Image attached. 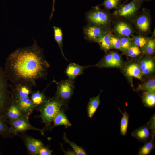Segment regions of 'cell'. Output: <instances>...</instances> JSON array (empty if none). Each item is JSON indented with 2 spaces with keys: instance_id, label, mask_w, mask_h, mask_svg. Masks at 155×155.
I'll return each mask as SVG.
<instances>
[{
  "instance_id": "obj_35",
  "label": "cell",
  "mask_w": 155,
  "mask_h": 155,
  "mask_svg": "<svg viewBox=\"0 0 155 155\" xmlns=\"http://www.w3.org/2000/svg\"><path fill=\"white\" fill-rule=\"evenodd\" d=\"M120 40L121 48L124 50H128L130 47V45L129 39L127 38H123Z\"/></svg>"
},
{
  "instance_id": "obj_12",
  "label": "cell",
  "mask_w": 155,
  "mask_h": 155,
  "mask_svg": "<svg viewBox=\"0 0 155 155\" xmlns=\"http://www.w3.org/2000/svg\"><path fill=\"white\" fill-rule=\"evenodd\" d=\"M132 135L138 140L142 141L147 140L150 136V133L147 127L143 126L136 130Z\"/></svg>"
},
{
  "instance_id": "obj_36",
  "label": "cell",
  "mask_w": 155,
  "mask_h": 155,
  "mask_svg": "<svg viewBox=\"0 0 155 155\" xmlns=\"http://www.w3.org/2000/svg\"><path fill=\"white\" fill-rule=\"evenodd\" d=\"M111 53L112 55L113 58L116 64L117 67L120 66L121 65V60L120 57L119 55L117 53L115 52H112Z\"/></svg>"
},
{
  "instance_id": "obj_25",
  "label": "cell",
  "mask_w": 155,
  "mask_h": 155,
  "mask_svg": "<svg viewBox=\"0 0 155 155\" xmlns=\"http://www.w3.org/2000/svg\"><path fill=\"white\" fill-rule=\"evenodd\" d=\"M98 65L102 67H117L111 53L107 55Z\"/></svg>"
},
{
  "instance_id": "obj_8",
  "label": "cell",
  "mask_w": 155,
  "mask_h": 155,
  "mask_svg": "<svg viewBox=\"0 0 155 155\" xmlns=\"http://www.w3.org/2000/svg\"><path fill=\"white\" fill-rule=\"evenodd\" d=\"M137 9V3L133 1L123 6L118 11L119 15L124 17L130 16L133 15Z\"/></svg>"
},
{
  "instance_id": "obj_34",
  "label": "cell",
  "mask_w": 155,
  "mask_h": 155,
  "mask_svg": "<svg viewBox=\"0 0 155 155\" xmlns=\"http://www.w3.org/2000/svg\"><path fill=\"white\" fill-rule=\"evenodd\" d=\"M147 42V41L144 37L141 36L136 37L134 41V44L140 47L146 45Z\"/></svg>"
},
{
  "instance_id": "obj_30",
  "label": "cell",
  "mask_w": 155,
  "mask_h": 155,
  "mask_svg": "<svg viewBox=\"0 0 155 155\" xmlns=\"http://www.w3.org/2000/svg\"><path fill=\"white\" fill-rule=\"evenodd\" d=\"M155 43L152 40H149L147 42L145 47V50L146 52L149 54H153L154 51Z\"/></svg>"
},
{
  "instance_id": "obj_16",
  "label": "cell",
  "mask_w": 155,
  "mask_h": 155,
  "mask_svg": "<svg viewBox=\"0 0 155 155\" xmlns=\"http://www.w3.org/2000/svg\"><path fill=\"white\" fill-rule=\"evenodd\" d=\"M126 73L129 76L142 80L141 70L137 64H132L129 66L126 69Z\"/></svg>"
},
{
  "instance_id": "obj_26",
  "label": "cell",
  "mask_w": 155,
  "mask_h": 155,
  "mask_svg": "<svg viewBox=\"0 0 155 155\" xmlns=\"http://www.w3.org/2000/svg\"><path fill=\"white\" fill-rule=\"evenodd\" d=\"M154 148V144L152 140L145 144L140 149L139 154L140 155H147L149 154Z\"/></svg>"
},
{
  "instance_id": "obj_1",
  "label": "cell",
  "mask_w": 155,
  "mask_h": 155,
  "mask_svg": "<svg viewBox=\"0 0 155 155\" xmlns=\"http://www.w3.org/2000/svg\"><path fill=\"white\" fill-rule=\"evenodd\" d=\"M50 66L42 49L34 40L32 45L18 48L9 55L4 70L13 84L32 87L36 86L38 80L46 79Z\"/></svg>"
},
{
  "instance_id": "obj_37",
  "label": "cell",
  "mask_w": 155,
  "mask_h": 155,
  "mask_svg": "<svg viewBox=\"0 0 155 155\" xmlns=\"http://www.w3.org/2000/svg\"><path fill=\"white\" fill-rule=\"evenodd\" d=\"M52 151L46 148H42L39 150L38 153L40 155H50Z\"/></svg>"
},
{
  "instance_id": "obj_24",
  "label": "cell",
  "mask_w": 155,
  "mask_h": 155,
  "mask_svg": "<svg viewBox=\"0 0 155 155\" xmlns=\"http://www.w3.org/2000/svg\"><path fill=\"white\" fill-rule=\"evenodd\" d=\"M13 125L15 129L18 131H25L30 127L29 125L27 122L22 119L16 120L13 123Z\"/></svg>"
},
{
  "instance_id": "obj_4",
  "label": "cell",
  "mask_w": 155,
  "mask_h": 155,
  "mask_svg": "<svg viewBox=\"0 0 155 155\" xmlns=\"http://www.w3.org/2000/svg\"><path fill=\"white\" fill-rule=\"evenodd\" d=\"M8 80L4 69L0 66V115H4L9 102Z\"/></svg>"
},
{
  "instance_id": "obj_20",
  "label": "cell",
  "mask_w": 155,
  "mask_h": 155,
  "mask_svg": "<svg viewBox=\"0 0 155 155\" xmlns=\"http://www.w3.org/2000/svg\"><path fill=\"white\" fill-rule=\"evenodd\" d=\"M21 113L18 107L14 104H12L7 109V115L11 119H16L21 115Z\"/></svg>"
},
{
  "instance_id": "obj_31",
  "label": "cell",
  "mask_w": 155,
  "mask_h": 155,
  "mask_svg": "<svg viewBox=\"0 0 155 155\" xmlns=\"http://www.w3.org/2000/svg\"><path fill=\"white\" fill-rule=\"evenodd\" d=\"M120 0H105L103 4L108 9H112L116 7L118 5Z\"/></svg>"
},
{
  "instance_id": "obj_29",
  "label": "cell",
  "mask_w": 155,
  "mask_h": 155,
  "mask_svg": "<svg viewBox=\"0 0 155 155\" xmlns=\"http://www.w3.org/2000/svg\"><path fill=\"white\" fill-rule=\"evenodd\" d=\"M5 117L3 115H0V134H6L8 131L7 126L5 122Z\"/></svg>"
},
{
  "instance_id": "obj_18",
  "label": "cell",
  "mask_w": 155,
  "mask_h": 155,
  "mask_svg": "<svg viewBox=\"0 0 155 155\" xmlns=\"http://www.w3.org/2000/svg\"><path fill=\"white\" fill-rule=\"evenodd\" d=\"M31 99L33 105H39L43 104L46 100L44 94L39 90L33 93Z\"/></svg>"
},
{
  "instance_id": "obj_21",
  "label": "cell",
  "mask_w": 155,
  "mask_h": 155,
  "mask_svg": "<svg viewBox=\"0 0 155 155\" xmlns=\"http://www.w3.org/2000/svg\"><path fill=\"white\" fill-rule=\"evenodd\" d=\"M119 110L122 114V117L121 121L120 132L122 135H126L127 132L129 118V115L125 110L124 113L122 112L120 109H119Z\"/></svg>"
},
{
  "instance_id": "obj_10",
  "label": "cell",
  "mask_w": 155,
  "mask_h": 155,
  "mask_svg": "<svg viewBox=\"0 0 155 155\" xmlns=\"http://www.w3.org/2000/svg\"><path fill=\"white\" fill-rule=\"evenodd\" d=\"M26 144L28 148L32 154L38 153L40 149L42 147V144L40 141L33 138L27 139Z\"/></svg>"
},
{
  "instance_id": "obj_17",
  "label": "cell",
  "mask_w": 155,
  "mask_h": 155,
  "mask_svg": "<svg viewBox=\"0 0 155 155\" xmlns=\"http://www.w3.org/2000/svg\"><path fill=\"white\" fill-rule=\"evenodd\" d=\"M143 99L145 106L149 107H153L155 105V92H145L143 94Z\"/></svg>"
},
{
  "instance_id": "obj_28",
  "label": "cell",
  "mask_w": 155,
  "mask_h": 155,
  "mask_svg": "<svg viewBox=\"0 0 155 155\" xmlns=\"http://www.w3.org/2000/svg\"><path fill=\"white\" fill-rule=\"evenodd\" d=\"M63 138L65 141L70 144L73 148L76 155H86V152L83 149L75 143L69 141L66 137L65 134H64Z\"/></svg>"
},
{
  "instance_id": "obj_7",
  "label": "cell",
  "mask_w": 155,
  "mask_h": 155,
  "mask_svg": "<svg viewBox=\"0 0 155 155\" xmlns=\"http://www.w3.org/2000/svg\"><path fill=\"white\" fill-rule=\"evenodd\" d=\"M84 32L89 40L97 42L98 39L102 34L103 31L100 27L90 26L85 28Z\"/></svg>"
},
{
  "instance_id": "obj_5",
  "label": "cell",
  "mask_w": 155,
  "mask_h": 155,
  "mask_svg": "<svg viewBox=\"0 0 155 155\" xmlns=\"http://www.w3.org/2000/svg\"><path fill=\"white\" fill-rule=\"evenodd\" d=\"M87 18L90 22L98 25L105 24L107 23L108 20L106 14L99 10L90 12L88 14Z\"/></svg>"
},
{
  "instance_id": "obj_27",
  "label": "cell",
  "mask_w": 155,
  "mask_h": 155,
  "mask_svg": "<svg viewBox=\"0 0 155 155\" xmlns=\"http://www.w3.org/2000/svg\"><path fill=\"white\" fill-rule=\"evenodd\" d=\"M140 89L149 92H154L155 91V80L151 79L141 86Z\"/></svg>"
},
{
  "instance_id": "obj_6",
  "label": "cell",
  "mask_w": 155,
  "mask_h": 155,
  "mask_svg": "<svg viewBox=\"0 0 155 155\" xmlns=\"http://www.w3.org/2000/svg\"><path fill=\"white\" fill-rule=\"evenodd\" d=\"M87 67L71 63L67 67L65 73L69 78L75 79L78 76L82 74L84 70Z\"/></svg>"
},
{
  "instance_id": "obj_33",
  "label": "cell",
  "mask_w": 155,
  "mask_h": 155,
  "mask_svg": "<svg viewBox=\"0 0 155 155\" xmlns=\"http://www.w3.org/2000/svg\"><path fill=\"white\" fill-rule=\"evenodd\" d=\"M110 42L111 46L117 49L121 48V40L115 37L110 38Z\"/></svg>"
},
{
  "instance_id": "obj_3",
  "label": "cell",
  "mask_w": 155,
  "mask_h": 155,
  "mask_svg": "<svg viewBox=\"0 0 155 155\" xmlns=\"http://www.w3.org/2000/svg\"><path fill=\"white\" fill-rule=\"evenodd\" d=\"M43 104L42 116L44 120L48 122L53 120L63 106L62 103L55 97L46 100Z\"/></svg>"
},
{
  "instance_id": "obj_14",
  "label": "cell",
  "mask_w": 155,
  "mask_h": 155,
  "mask_svg": "<svg viewBox=\"0 0 155 155\" xmlns=\"http://www.w3.org/2000/svg\"><path fill=\"white\" fill-rule=\"evenodd\" d=\"M154 64L150 59L142 60L140 64V69L141 73L143 74H147L152 72L154 69Z\"/></svg>"
},
{
  "instance_id": "obj_2",
  "label": "cell",
  "mask_w": 155,
  "mask_h": 155,
  "mask_svg": "<svg viewBox=\"0 0 155 155\" xmlns=\"http://www.w3.org/2000/svg\"><path fill=\"white\" fill-rule=\"evenodd\" d=\"M75 79L62 80L59 82L54 80L57 86L55 97L62 104H66L72 96L75 89Z\"/></svg>"
},
{
  "instance_id": "obj_32",
  "label": "cell",
  "mask_w": 155,
  "mask_h": 155,
  "mask_svg": "<svg viewBox=\"0 0 155 155\" xmlns=\"http://www.w3.org/2000/svg\"><path fill=\"white\" fill-rule=\"evenodd\" d=\"M140 53L139 48L137 46H134L129 47L128 49L129 55L132 57H135L138 55Z\"/></svg>"
},
{
  "instance_id": "obj_23",
  "label": "cell",
  "mask_w": 155,
  "mask_h": 155,
  "mask_svg": "<svg viewBox=\"0 0 155 155\" xmlns=\"http://www.w3.org/2000/svg\"><path fill=\"white\" fill-rule=\"evenodd\" d=\"M137 24L140 30L143 32H146L148 30L149 26V20L146 16H142L137 20Z\"/></svg>"
},
{
  "instance_id": "obj_13",
  "label": "cell",
  "mask_w": 155,
  "mask_h": 155,
  "mask_svg": "<svg viewBox=\"0 0 155 155\" xmlns=\"http://www.w3.org/2000/svg\"><path fill=\"white\" fill-rule=\"evenodd\" d=\"M54 38L59 48L62 55L66 60L67 59L65 56L63 50V34L62 31L59 28L53 26Z\"/></svg>"
},
{
  "instance_id": "obj_15",
  "label": "cell",
  "mask_w": 155,
  "mask_h": 155,
  "mask_svg": "<svg viewBox=\"0 0 155 155\" xmlns=\"http://www.w3.org/2000/svg\"><path fill=\"white\" fill-rule=\"evenodd\" d=\"M16 99V102L19 107L23 111L29 110L33 105L28 96Z\"/></svg>"
},
{
  "instance_id": "obj_11",
  "label": "cell",
  "mask_w": 155,
  "mask_h": 155,
  "mask_svg": "<svg viewBox=\"0 0 155 155\" xmlns=\"http://www.w3.org/2000/svg\"><path fill=\"white\" fill-rule=\"evenodd\" d=\"M53 121L55 126L61 125L68 127L71 125L66 115L61 110L55 117Z\"/></svg>"
},
{
  "instance_id": "obj_38",
  "label": "cell",
  "mask_w": 155,
  "mask_h": 155,
  "mask_svg": "<svg viewBox=\"0 0 155 155\" xmlns=\"http://www.w3.org/2000/svg\"><path fill=\"white\" fill-rule=\"evenodd\" d=\"M55 0H53V4L52 7V12L50 16V20H51V19L52 18L53 16V12L55 10L54 7Z\"/></svg>"
},
{
  "instance_id": "obj_22",
  "label": "cell",
  "mask_w": 155,
  "mask_h": 155,
  "mask_svg": "<svg viewBox=\"0 0 155 155\" xmlns=\"http://www.w3.org/2000/svg\"><path fill=\"white\" fill-rule=\"evenodd\" d=\"M97 42L101 47L104 50H108L111 47L110 37L108 34H102L98 39Z\"/></svg>"
},
{
  "instance_id": "obj_9",
  "label": "cell",
  "mask_w": 155,
  "mask_h": 155,
  "mask_svg": "<svg viewBox=\"0 0 155 155\" xmlns=\"http://www.w3.org/2000/svg\"><path fill=\"white\" fill-rule=\"evenodd\" d=\"M100 93L96 97L90 99L88 102L87 110L88 116L91 118L98 107L100 103Z\"/></svg>"
},
{
  "instance_id": "obj_19",
  "label": "cell",
  "mask_w": 155,
  "mask_h": 155,
  "mask_svg": "<svg viewBox=\"0 0 155 155\" xmlns=\"http://www.w3.org/2000/svg\"><path fill=\"white\" fill-rule=\"evenodd\" d=\"M115 30L118 34L123 36H129L131 32L129 26L123 22L118 23L116 26Z\"/></svg>"
}]
</instances>
